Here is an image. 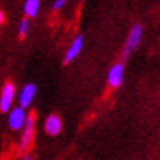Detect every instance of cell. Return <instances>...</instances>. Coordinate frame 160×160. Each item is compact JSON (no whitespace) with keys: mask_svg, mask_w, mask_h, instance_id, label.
Here are the masks:
<instances>
[{"mask_svg":"<svg viewBox=\"0 0 160 160\" xmlns=\"http://www.w3.org/2000/svg\"><path fill=\"white\" fill-rule=\"evenodd\" d=\"M15 84L8 81L2 88L0 92V112H6L10 110V107L13 106V100H15Z\"/></svg>","mask_w":160,"mask_h":160,"instance_id":"4","label":"cell"},{"mask_svg":"<svg viewBox=\"0 0 160 160\" xmlns=\"http://www.w3.org/2000/svg\"><path fill=\"white\" fill-rule=\"evenodd\" d=\"M123 79H125V65L121 62L115 63L107 72V84H109V87L113 88V90L122 87Z\"/></svg>","mask_w":160,"mask_h":160,"instance_id":"3","label":"cell"},{"mask_svg":"<svg viewBox=\"0 0 160 160\" xmlns=\"http://www.w3.org/2000/svg\"><path fill=\"white\" fill-rule=\"evenodd\" d=\"M82 47H84V35L78 34L77 37L73 38L72 43H71V46L68 47V50H66L65 58H63V63H65V65H69L71 62H73V60L81 54Z\"/></svg>","mask_w":160,"mask_h":160,"instance_id":"6","label":"cell"},{"mask_svg":"<svg viewBox=\"0 0 160 160\" xmlns=\"http://www.w3.org/2000/svg\"><path fill=\"white\" fill-rule=\"evenodd\" d=\"M62 128H63L62 119L58 115H50V116H47L46 122H44V131L50 137L59 135L62 132Z\"/></svg>","mask_w":160,"mask_h":160,"instance_id":"8","label":"cell"},{"mask_svg":"<svg viewBox=\"0 0 160 160\" xmlns=\"http://www.w3.org/2000/svg\"><path fill=\"white\" fill-rule=\"evenodd\" d=\"M22 159H28V160H31V159H32V156H31V154H25L24 157H22Z\"/></svg>","mask_w":160,"mask_h":160,"instance_id":"13","label":"cell"},{"mask_svg":"<svg viewBox=\"0 0 160 160\" xmlns=\"http://www.w3.org/2000/svg\"><path fill=\"white\" fill-rule=\"evenodd\" d=\"M35 94H37V87H35V84L29 82L27 85H24V88L21 90L19 92V106L24 107V109H28L31 106V103L32 100L35 98Z\"/></svg>","mask_w":160,"mask_h":160,"instance_id":"7","label":"cell"},{"mask_svg":"<svg viewBox=\"0 0 160 160\" xmlns=\"http://www.w3.org/2000/svg\"><path fill=\"white\" fill-rule=\"evenodd\" d=\"M24 129V134H22V138H21V144L19 148L24 153L29 151V148L32 147V142H34V135H35V115L31 113V115H27V119H25V123L22 126Z\"/></svg>","mask_w":160,"mask_h":160,"instance_id":"2","label":"cell"},{"mask_svg":"<svg viewBox=\"0 0 160 160\" xmlns=\"http://www.w3.org/2000/svg\"><path fill=\"white\" fill-rule=\"evenodd\" d=\"M28 31H29V18H24L19 22V29H18L21 38H25L27 34H28Z\"/></svg>","mask_w":160,"mask_h":160,"instance_id":"10","label":"cell"},{"mask_svg":"<svg viewBox=\"0 0 160 160\" xmlns=\"http://www.w3.org/2000/svg\"><path fill=\"white\" fill-rule=\"evenodd\" d=\"M40 10V0H25L24 3V13L27 18H35Z\"/></svg>","mask_w":160,"mask_h":160,"instance_id":"9","label":"cell"},{"mask_svg":"<svg viewBox=\"0 0 160 160\" xmlns=\"http://www.w3.org/2000/svg\"><path fill=\"white\" fill-rule=\"evenodd\" d=\"M25 119H27V109L21 106L15 107V109L10 107L8 122H9V128L12 131H21L25 123Z\"/></svg>","mask_w":160,"mask_h":160,"instance_id":"5","label":"cell"},{"mask_svg":"<svg viewBox=\"0 0 160 160\" xmlns=\"http://www.w3.org/2000/svg\"><path fill=\"white\" fill-rule=\"evenodd\" d=\"M5 22V13H3V10H0V25H3Z\"/></svg>","mask_w":160,"mask_h":160,"instance_id":"12","label":"cell"},{"mask_svg":"<svg viewBox=\"0 0 160 160\" xmlns=\"http://www.w3.org/2000/svg\"><path fill=\"white\" fill-rule=\"evenodd\" d=\"M66 3H68V0H54L53 9H54V10H60V9H63V8L66 6Z\"/></svg>","mask_w":160,"mask_h":160,"instance_id":"11","label":"cell"},{"mask_svg":"<svg viewBox=\"0 0 160 160\" xmlns=\"http://www.w3.org/2000/svg\"><path fill=\"white\" fill-rule=\"evenodd\" d=\"M142 34H144V27L141 24H134L132 25L131 31H129V34H128V38H126V43L123 46V59H128L129 58V54L137 50L140 47L141 44V40H142Z\"/></svg>","mask_w":160,"mask_h":160,"instance_id":"1","label":"cell"}]
</instances>
